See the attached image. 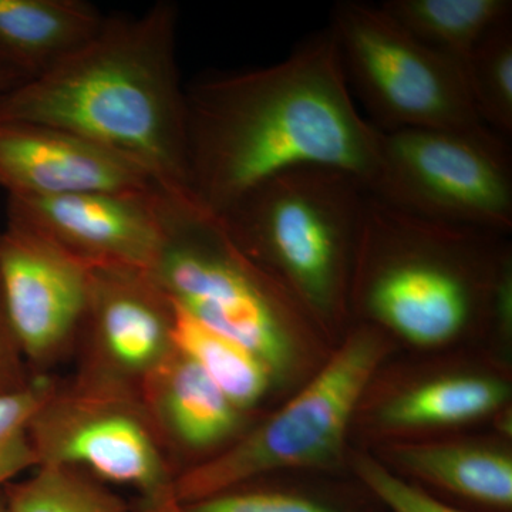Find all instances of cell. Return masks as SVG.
I'll use <instances>...</instances> for the list:
<instances>
[{
	"label": "cell",
	"mask_w": 512,
	"mask_h": 512,
	"mask_svg": "<svg viewBox=\"0 0 512 512\" xmlns=\"http://www.w3.org/2000/svg\"><path fill=\"white\" fill-rule=\"evenodd\" d=\"M188 192L212 217L286 171L332 168L372 184L380 130L357 110L338 45L315 33L259 69L185 89Z\"/></svg>",
	"instance_id": "1"
},
{
	"label": "cell",
	"mask_w": 512,
	"mask_h": 512,
	"mask_svg": "<svg viewBox=\"0 0 512 512\" xmlns=\"http://www.w3.org/2000/svg\"><path fill=\"white\" fill-rule=\"evenodd\" d=\"M178 8L106 16L86 45L0 96V123L57 128L126 158L161 190L188 192ZM191 198V197H190Z\"/></svg>",
	"instance_id": "2"
},
{
	"label": "cell",
	"mask_w": 512,
	"mask_h": 512,
	"mask_svg": "<svg viewBox=\"0 0 512 512\" xmlns=\"http://www.w3.org/2000/svg\"><path fill=\"white\" fill-rule=\"evenodd\" d=\"M504 235L420 217L366 191L349 305L413 345L440 346L490 309Z\"/></svg>",
	"instance_id": "3"
},
{
	"label": "cell",
	"mask_w": 512,
	"mask_h": 512,
	"mask_svg": "<svg viewBox=\"0 0 512 512\" xmlns=\"http://www.w3.org/2000/svg\"><path fill=\"white\" fill-rule=\"evenodd\" d=\"M366 187L323 167L276 175L217 218L235 247L323 325L348 315Z\"/></svg>",
	"instance_id": "4"
},
{
	"label": "cell",
	"mask_w": 512,
	"mask_h": 512,
	"mask_svg": "<svg viewBox=\"0 0 512 512\" xmlns=\"http://www.w3.org/2000/svg\"><path fill=\"white\" fill-rule=\"evenodd\" d=\"M158 207L164 241L150 272L165 295L205 328L254 353L274 379L286 375L293 329L306 316L301 306L191 198L161 190Z\"/></svg>",
	"instance_id": "5"
},
{
	"label": "cell",
	"mask_w": 512,
	"mask_h": 512,
	"mask_svg": "<svg viewBox=\"0 0 512 512\" xmlns=\"http://www.w3.org/2000/svg\"><path fill=\"white\" fill-rule=\"evenodd\" d=\"M387 348L382 329L360 323L291 402L220 453L181 471L180 503L251 484L276 471L338 463L350 421Z\"/></svg>",
	"instance_id": "6"
},
{
	"label": "cell",
	"mask_w": 512,
	"mask_h": 512,
	"mask_svg": "<svg viewBox=\"0 0 512 512\" xmlns=\"http://www.w3.org/2000/svg\"><path fill=\"white\" fill-rule=\"evenodd\" d=\"M40 464L80 468L137 494L138 512H181L178 471L140 392L74 376L30 421Z\"/></svg>",
	"instance_id": "7"
},
{
	"label": "cell",
	"mask_w": 512,
	"mask_h": 512,
	"mask_svg": "<svg viewBox=\"0 0 512 512\" xmlns=\"http://www.w3.org/2000/svg\"><path fill=\"white\" fill-rule=\"evenodd\" d=\"M329 29L350 92L377 130L485 127L463 64L414 39L382 6L336 3Z\"/></svg>",
	"instance_id": "8"
},
{
	"label": "cell",
	"mask_w": 512,
	"mask_h": 512,
	"mask_svg": "<svg viewBox=\"0 0 512 512\" xmlns=\"http://www.w3.org/2000/svg\"><path fill=\"white\" fill-rule=\"evenodd\" d=\"M367 191L430 220L501 235L512 229L510 150L487 127L380 131Z\"/></svg>",
	"instance_id": "9"
},
{
	"label": "cell",
	"mask_w": 512,
	"mask_h": 512,
	"mask_svg": "<svg viewBox=\"0 0 512 512\" xmlns=\"http://www.w3.org/2000/svg\"><path fill=\"white\" fill-rule=\"evenodd\" d=\"M0 285L10 325L33 375H47L77 346L92 268L19 222L0 232Z\"/></svg>",
	"instance_id": "10"
},
{
	"label": "cell",
	"mask_w": 512,
	"mask_h": 512,
	"mask_svg": "<svg viewBox=\"0 0 512 512\" xmlns=\"http://www.w3.org/2000/svg\"><path fill=\"white\" fill-rule=\"evenodd\" d=\"M89 306L76 348L80 379L141 393L175 352V309L150 271L90 265Z\"/></svg>",
	"instance_id": "11"
},
{
	"label": "cell",
	"mask_w": 512,
	"mask_h": 512,
	"mask_svg": "<svg viewBox=\"0 0 512 512\" xmlns=\"http://www.w3.org/2000/svg\"><path fill=\"white\" fill-rule=\"evenodd\" d=\"M160 190L8 195V221L39 232L87 265L151 271L164 241Z\"/></svg>",
	"instance_id": "12"
},
{
	"label": "cell",
	"mask_w": 512,
	"mask_h": 512,
	"mask_svg": "<svg viewBox=\"0 0 512 512\" xmlns=\"http://www.w3.org/2000/svg\"><path fill=\"white\" fill-rule=\"evenodd\" d=\"M0 185L8 195L148 192L153 178L126 158L57 128L0 123Z\"/></svg>",
	"instance_id": "13"
},
{
	"label": "cell",
	"mask_w": 512,
	"mask_h": 512,
	"mask_svg": "<svg viewBox=\"0 0 512 512\" xmlns=\"http://www.w3.org/2000/svg\"><path fill=\"white\" fill-rule=\"evenodd\" d=\"M141 397L177 471L180 458L207 460L242 434L245 413L177 349L144 383Z\"/></svg>",
	"instance_id": "14"
},
{
	"label": "cell",
	"mask_w": 512,
	"mask_h": 512,
	"mask_svg": "<svg viewBox=\"0 0 512 512\" xmlns=\"http://www.w3.org/2000/svg\"><path fill=\"white\" fill-rule=\"evenodd\" d=\"M104 19L86 0H0V64L36 79L93 39Z\"/></svg>",
	"instance_id": "15"
},
{
	"label": "cell",
	"mask_w": 512,
	"mask_h": 512,
	"mask_svg": "<svg viewBox=\"0 0 512 512\" xmlns=\"http://www.w3.org/2000/svg\"><path fill=\"white\" fill-rule=\"evenodd\" d=\"M389 457L423 483L485 507L511 510L512 458L501 448L468 441L396 443Z\"/></svg>",
	"instance_id": "16"
},
{
	"label": "cell",
	"mask_w": 512,
	"mask_h": 512,
	"mask_svg": "<svg viewBox=\"0 0 512 512\" xmlns=\"http://www.w3.org/2000/svg\"><path fill=\"white\" fill-rule=\"evenodd\" d=\"M380 6L414 39L463 66L512 16L510 0H387Z\"/></svg>",
	"instance_id": "17"
},
{
	"label": "cell",
	"mask_w": 512,
	"mask_h": 512,
	"mask_svg": "<svg viewBox=\"0 0 512 512\" xmlns=\"http://www.w3.org/2000/svg\"><path fill=\"white\" fill-rule=\"evenodd\" d=\"M508 397V384L497 377L444 376L394 396L380 410L379 421L392 430L456 426L495 412Z\"/></svg>",
	"instance_id": "18"
},
{
	"label": "cell",
	"mask_w": 512,
	"mask_h": 512,
	"mask_svg": "<svg viewBox=\"0 0 512 512\" xmlns=\"http://www.w3.org/2000/svg\"><path fill=\"white\" fill-rule=\"evenodd\" d=\"M174 309L175 349L197 363L239 410L247 413L258 406L275 380L268 366L238 343L205 328L183 309L175 305Z\"/></svg>",
	"instance_id": "19"
},
{
	"label": "cell",
	"mask_w": 512,
	"mask_h": 512,
	"mask_svg": "<svg viewBox=\"0 0 512 512\" xmlns=\"http://www.w3.org/2000/svg\"><path fill=\"white\" fill-rule=\"evenodd\" d=\"M2 491L9 512H137L110 485L60 464H40Z\"/></svg>",
	"instance_id": "20"
},
{
	"label": "cell",
	"mask_w": 512,
	"mask_h": 512,
	"mask_svg": "<svg viewBox=\"0 0 512 512\" xmlns=\"http://www.w3.org/2000/svg\"><path fill=\"white\" fill-rule=\"evenodd\" d=\"M464 69L478 119L498 136H511L512 23H504L485 37Z\"/></svg>",
	"instance_id": "21"
},
{
	"label": "cell",
	"mask_w": 512,
	"mask_h": 512,
	"mask_svg": "<svg viewBox=\"0 0 512 512\" xmlns=\"http://www.w3.org/2000/svg\"><path fill=\"white\" fill-rule=\"evenodd\" d=\"M55 383L49 375H35L28 386L0 396V490L37 467L30 421Z\"/></svg>",
	"instance_id": "22"
},
{
	"label": "cell",
	"mask_w": 512,
	"mask_h": 512,
	"mask_svg": "<svg viewBox=\"0 0 512 512\" xmlns=\"http://www.w3.org/2000/svg\"><path fill=\"white\" fill-rule=\"evenodd\" d=\"M181 512H345L325 498L249 484L181 505Z\"/></svg>",
	"instance_id": "23"
},
{
	"label": "cell",
	"mask_w": 512,
	"mask_h": 512,
	"mask_svg": "<svg viewBox=\"0 0 512 512\" xmlns=\"http://www.w3.org/2000/svg\"><path fill=\"white\" fill-rule=\"evenodd\" d=\"M355 470L367 490L392 512H466L441 503L416 485L407 483L375 458H356Z\"/></svg>",
	"instance_id": "24"
},
{
	"label": "cell",
	"mask_w": 512,
	"mask_h": 512,
	"mask_svg": "<svg viewBox=\"0 0 512 512\" xmlns=\"http://www.w3.org/2000/svg\"><path fill=\"white\" fill-rule=\"evenodd\" d=\"M33 375L10 325L0 285V396L16 392L32 382Z\"/></svg>",
	"instance_id": "25"
},
{
	"label": "cell",
	"mask_w": 512,
	"mask_h": 512,
	"mask_svg": "<svg viewBox=\"0 0 512 512\" xmlns=\"http://www.w3.org/2000/svg\"><path fill=\"white\" fill-rule=\"evenodd\" d=\"M22 83H25V80L18 73L0 64V96L3 93L9 92V90L15 89V87Z\"/></svg>",
	"instance_id": "26"
},
{
	"label": "cell",
	"mask_w": 512,
	"mask_h": 512,
	"mask_svg": "<svg viewBox=\"0 0 512 512\" xmlns=\"http://www.w3.org/2000/svg\"><path fill=\"white\" fill-rule=\"evenodd\" d=\"M0 512H9L8 505H6L5 495H3L2 490H0Z\"/></svg>",
	"instance_id": "27"
}]
</instances>
